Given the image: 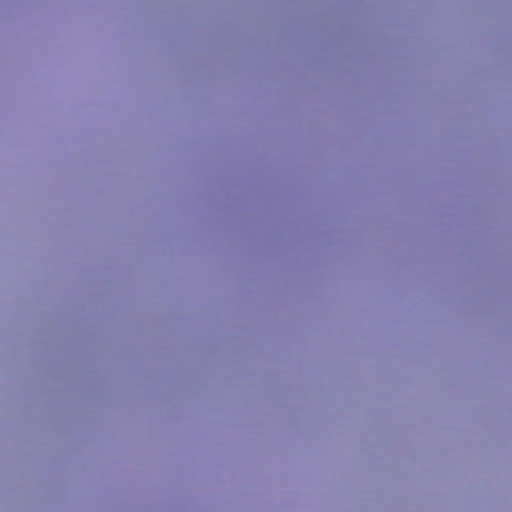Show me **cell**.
Wrapping results in <instances>:
<instances>
[{"label": "cell", "mask_w": 512, "mask_h": 512, "mask_svg": "<svg viewBox=\"0 0 512 512\" xmlns=\"http://www.w3.org/2000/svg\"><path fill=\"white\" fill-rule=\"evenodd\" d=\"M66 512H274L256 480L164 470L110 478L72 498Z\"/></svg>", "instance_id": "obj_1"}]
</instances>
